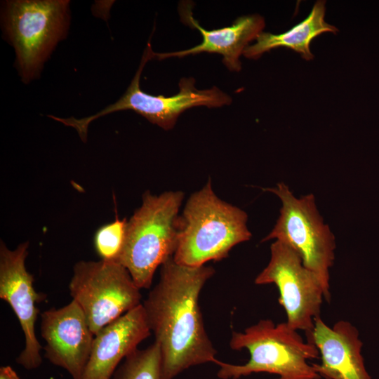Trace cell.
Wrapping results in <instances>:
<instances>
[{
  "instance_id": "12",
  "label": "cell",
  "mask_w": 379,
  "mask_h": 379,
  "mask_svg": "<svg viewBox=\"0 0 379 379\" xmlns=\"http://www.w3.org/2000/svg\"><path fill=\"white\" fill-rule=\"evenodd\" d=\"M306 337L319 351L321 363L312 365L320 378L371 379L361 355L359 331L350 322L340 320L330 327L320 316Z\"/></svg>"
},
{
  "instance_id": "11",
  "label": "cell",
  "mask_w": 379,
  "mask_h": 379,
  "mask_svg": "<svg viewBox=\"0 0 379 379\" xmlns=\"http://www.w3.org/2000/svg\"><path fill=\"white\" fill-rule=\"evenodd\" d=\"M40 315L41 335L46 341L44 357L66 370L72 379H81L95 335L81 307L72 300Z\"/></svg>"
},
{
  "instance_id": "2",
  "label": "cell",
  "mask_w": 379,
  "mask_h": 379,
  "mask_svg": "<svg viewBox=\"0 0 379 379\" xmlns=\"http://www.w3.org/2000/svg\"><path fill=\"white\" fill-rule=\"evenodd\" d=\"M247 220L244 211L215 195L208 180L190 196L179 217L174 261L200 267L227 258L234 246L251 238Z\"/></svg>"
},
{
  "instance_id": "4",
  "label": "cell",
  "mask_w": 379,
  "mask_h": 379,
  "mask_svg": "<svg viewBox=\"0 0 379 379\" xmlns=\"http://www.w3.org/2000/svg\"><path fill=\"white\" fill-rule=\"evenodd\" d=\"M180 191L154 195L147 191L141 206L127 221L121 252L116 260L129 272L139 288H149L154 272L176 251Z\"/></svg>"
},
{
  "instance_id": "15",
  "label": "cell",
  "mask_w": 379,
  "mask_h": 379,
  "mask_svg": "<svg viewBox=\"0 0 379 379\" xmlns=\"http://www.w3.org/2000/svg\"><path fill=\"white\" fill-rule=\"evenodd\" d=\"M325 1H317L302 21L279 34L262 31L255 39V43L245 48L243 55L250 59H258L272 49L285 47L297 52L306 60H312V41L322 33L336 34L338 32L335 27L325 21Z\"/></svg>"
},
{
  "instance_id": "5",
  "label": "cell",
  "mask_w": 379,
  "mask_h": 379,
  "mask_svg": "<svg viewBox=\"0 0 379 379\" xmlns=\"http://www.w3.org/2000/svg\"><path fill=\"white\" fill-rule=\"evenodd\" d=\"M264 190L276 194L281 208L274 227L262 241L274 239L295 249L304 265L317 276L325 300L330 302V269L335 259V239L329 226L324 222L314 194L297 198L284 182Z\"/></svg>"
},
{
  "instance_id": "14",
  "label": "cell",
  "mask_w": 379,
  "mask_h": 379,
  "mask_svg": "<svg viewBox=\"0 0 379 379\" xmlns=\"http://www.w3.org/2000/svg\"><path fill=\"white\" fill-rule=\"evenodd\" d=\"M192 5L183 1L179 5V13L182 22L201 34L202 42L190 49L183 51L154 53V58L164 60L171 57L182 58L203 52L218 53L222 55L224 65L230 71L239 72L241 69L239 60L249 43L255 40L265 27V20L258 14L243 15L238 18L231 26L220 29L206 30L193 17Z\"/></svg>"
},
{
  "instance_id": "16",
  "label": "cell",
  "mask_w": 379,
  "mask_h": 379,
  "mask_svg": "<svg viewBox=\"0 0 379 379\" xmlns=\"http://www.w3.org/2000/svg\"><path fill=\"white\" fill-rule=\"evenodd\" d=\"M114 379H165L161 351L154 342L136 350L115 371Z\"/></svg>"
},
{
  "instance_id": "3",
  "label": "cell",
  "mask_w": 379,
  "mask_h": 379,
  "mask_svg": "<svg viewBox=\"0 0 379 379\" xmlns=\"http://www.w3.org/2000/svg\"><path fill=\"white\" fill-rule=\"evenodd\" d=\"M230 346L234 350L246 349L250 358L239 365L217 360L220 379H239L257 373L274 374L276 379L321 378L307 362L319 357L317 348L286 322L261 319L243 332L233 331Z\"/></svg>"
},
{
  "instance_id": "7",
  "label": "cell",
  "mask_w": 379,
  "mask_h": 379,
  "mask_svg": "<svg viewBox=\"0 0 379 379\" xmlns=\"http://www.w3.org/2000/svg\"><path fill=\"white\" fill-rule=\"evenodd\" d=\"M154 53L150 43H148L131 84L125 93L114 104L94 115L79 119L74 117L62 119L54 116L52 119L73 127L81 138L85 140L89 124L112 112L133 110L151 123L169 130L173 128L180 114L189 108L197 106L218 107L232 102L230 96L217 87L197 89L195 87V79L192 77L181 79L179 92L171 97L155 96L143 92L140 88V75L147 62L154 58Z\"/></svg>"
},
{
  "instance_id": "17",
  "label": "cell",
  "mask_w": 379,
  "mask_h": 379,
  "mask_svg": "<svg viewBox=\"0 0 379 379\" xmlns=\"http://www.w3.org/2000/svg\"><path fill=\"white\" fill-rule=\"evenodd\" d=\"M127 220L117 217L99 227L94 236V246L101 260L116 262L123 248Z\"/></svg>"
},
{
  "instance_id": "10",
  "label": "cell",
  "mask_w": 379,
  "mask_h": 379,
  "mask_svg": "<svg viewBox=\"0 0 379 379\" xmlns=\"http://www.w3.org/2000/svg\"><path fill=\"white\" fill-rule=\"evenodd\" d=\"M28 246L29 243L24 242L11 250L1 241L0 298L12 308L24 333L25 347L16 361L27 370H32L42 362L40 351L43 348L36 338L34 326L39 314L36 305L46 295L35 291L34 277L26 269Z\"/></svg>"
},
{
  "instance_id": "8",
  "label": "cell",
  "mask_w": 379,
  "mask_h": 379,
  "mask_svg": "<svg viewBox=\"0 0 379 379\" xmlns=\"http://www.w3.org/2000/svg\"><path fill=\"white\" fill-rule=\"evenodd\" d=\"M69 290L94 335L142 303L140 288L127 269L114 261L77 262Z\"/></svg>"
},
{
  "instance_id": "9",
  "label": "cell",
  "mask_w": 379,
  "mask_h": 379,
  "mask_svg": "<svg viewBox=\"0 0 379 379\" xmlns=\"http://www.w3.org/2000/svg\"><path fill=\"white\" fill-rule=\"evenodd\" d=\"M267 265L255 284H274L279 292V303L286 314V324L308 335L320 317L324 290L317 276L303 264L300 254L288 244L274 241Z\"/></svg>"
},
{
  "instance_id": "1",
  "label": "cell",
  "mask_w": 379,
  "mask_h": 379,
  "mask_svg": "<svg viewBox=\"0 0 379 379\" xmlns=\"http://www.w3.org/2000/svg\"><path fill=\"white\" fill-rule=\"evenodd\" d=\"M214 272L210 266L179 265L172 257L161 266L158 283L142 302L161 351L165 379L218 360L199 304L200 293Z\"/></svg>"
},
{
  "instance_id": "6",
  "label": "cell",
  "mask_w": 379,
  "mask_h": 379,
  "mask_svg": "<svg viewBox=\"0 0 379 379\" xmlns=\"http://www.w3.org/2000/svg\"><path fill=\"white\" fill-rule=\"evenodd\" d=\"M69 4L67 0L6 1L4 27L15 48L24 82L39 75L44 62L65 37L69 23Z\"/></svg>"
},
{
  "instance_id": "13",
  "label": "cell",
  "mask_w": 379,
  "mask_h": 379,
  "mask_svg": "<svg viewBox=\"0 0 379 379\" xmlns=\"http://www.w3.org/2000/svg\"><path fill=\"white\" fill-rule=\"evenodd\" d=\"M151 334L141 303L95 335L81 379H110L120 361L138 350Z\"/></svg>"
},
{
  "instance_id": "18",
  "label": "cell",
  "mask_w": 379,
  "mask_h": 379,
  "mask_svg": "<svg viewBox=\"0 0 379 379\" xmlns=\"http://www.w3.org/2000/svg\"><path fill=\"white\" fill-rule=\"evenodd\" d=\"M0 379H20L16 372L10 366L0 368Z\"/></svg>"
}]
</instances>
